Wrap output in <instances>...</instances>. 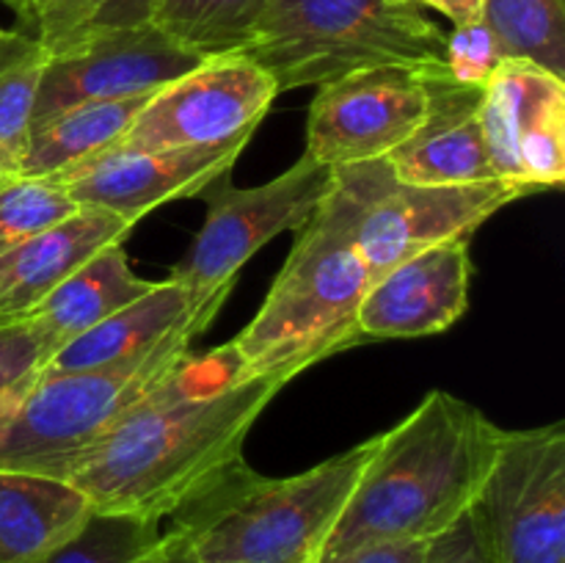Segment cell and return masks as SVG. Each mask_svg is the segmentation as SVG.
I'll return each instance as SVG.
<instances>
[{
	"instance_id": "obj_1",
	"label": "cell",
	"mask_w": 565,
	"mask_h": 563,
	"mask_svg": "<svg viewBox=\"0 0 565 563\" xmlns=\"http://www.w3.org/2000/svg\"><path fill=\"white\" fill-rule=\"evenodd\" d=\"M285 386L248 373L232 342L188 351L61 480L77 486L97 513L163 522L243 461L248 431Z\"/></svg>"
},
{
	"instance_id": "obj_2",
	"label": "cell",
	"mask_w": 565,
	"mask_h": 563,
	"mask_svg": "<svg viewBox=\"0 0 565 563\" xmlns=\"http://www.w3.org/2000/svg\"><path fill=\"white\" fill-rule=\"evenodd\" d=\"M505 428L478 406L434 390L373 436L362 475L326 539L320 563L375 544L430 541L472 511Z\"/></svg>"
},
{
	"instance_id": "obj_3",
	"label": "cell",
	"mask_w": 565,
	"mask_h": 563,
	"mask_svg": "<svg viewBox=\"0 0 565 563\" xmlns=\"http://www.w3.org/2000/svg\"><path fill=\"white\" fill-rule=\"evenodd\" d=\"M373 439L287 478L232 464L160 528L152 563H320Z\"/></svg>"
},
{
	"instance_id": "obj_4",
	"label": "cell",
	"mask_w": 565,
	"mask_h": 563,
	"mask_svg": "<svg viewBox=\"0 0 565 563\" xmlns=\"http://www.w3.org/2000/svg\"><path fill=\"white\" fill-rule=\"evenodd\" d=\"M370 282L373 276L329 188L320 208L296 230V243L263 307L230 342L248 373L290 384L312 364L364 342L356 318Z\"/></svg>"
},
{
	"instance_id": "obj_5",
	"label": "cell",
	"mask_w": 565,
	"mask_h": 563,
	"mask_svg": "<svg viewBox=\"0 0 565 563\" xmlns=\"http://www.w3.org/2000/svg\"><path fill=\"white\" fill-rule=\"evenodd\" d=\"M445 36L414 0H265L243 55L281 94L375 66L447 77Z\"/></svg>"
},
{
	"instance_id": "obj_6",
	"label": "cell",
	"mask_w": 565,
	"mask_h": 563,
	"mask_svg": "<svg viewBox=\"0 0 565 563\" xmlns=\"http://www.w3.org/2000/svg\"><path fill=\"white\" fill-rule=\"evenodd\" d=\"M169 342L143 362L103 373H44L0 397V469L61 478L127 408L141 401L188 351Z\"/></svg>"
},
{
	"instance_id": "obj_7",
	"label": "cell",
	"mask_w": 565,
	"mask_h": 563,
	"mask_svg": "<svg viewBox=\"0 0 565 563\" xmlns=\"http://www.w3.org/2000/svg\"><path fill=\"white\" fill-rule=\"evenodd\" d=\"M331 193L373 279L436 243L472 237L491 215L530 196L524 188L502 180L408 185L392 174L384 158L334 169Z\"/></svg>"
},
{
	"instance_id": "obj_8",
	"label": "cell",
	"mask_w": 565,
	"mask_h": 563,
	"mask_svg": "<svg viewBox=\"0 0 565 563\" xmlns=\"http://www.w3.org/2000/svg\"><path fill=\"white\" fill-rule=\"evenodd\" d=\"M331 180L334 169L303 152L290 169L257 188L218 182L202 196L207 202L204 224L169 279L199 296L235 287L243 265L265 243L307 224L329 193Z\"/></svg>"
},
{
	"instance_id": "obj_9",
	"label": "cell",
	"mask_w": 565,
	"mask_h": 563,
	"mask_svg": "<svg viewBox=\"0 0 565 563\" xmlns=\"http://www.w3.org/2000/svg\"><path fill=\"white\" fill-rule=\"evenodd\" d=\"M472 511L491 563H565V423L505 431Z\"/></svg>"
},
{
	"instance_id": "obj_10",
	"label": "cell",
	"mask_w": 565,
	"mask_h": 563,
	"mask_svg": "<svg viewBox=\"0 0 565 563\" xmlns=\"http://www.w3.org/2000/svg\"><path fill=\"white\" fill-rule=\"evenodd\" d=\"M276 97L274 77L257 61L243 53L213 55L149 94L110 149L213 147L254 136Z\"/></svg>"
},
{
	"instance_id": "obj_11",
	"label": "cell",
	"mask_w": 565,
	"mask_h": 563,
	"mask_svg": "<svg viewBox=\"0 0 565 563\" xmlns=\"http://www.w3.org/2000/svg\"><path fill=\"white\" fill-rule=\"evenodd\" d=\"M202 61V55L166 36L152 22L88 28L66 47L44 53L31 127L83 103L149 97Z\"/></svg>"
},
{
	"instance_id": "obj_12",
	"label": "cell",
	"mask_w": 565,
	"mask_h": 563,
	"mask_svg": "<svg viewBox=\"0 0 565 563\" xmlns=\"http://www.w3.org/2000/svg\"><path fill=\"white\" fill-rule=\"evenodd\" d=\"M430 105V75L375 66L318 86L303 152L329 169L381 160L401 147Z\"/></svg>"
},
{
	"instance_id": "obj_13",
	"label": "cell",
	"mask_w": 565,
	"mask_h": 563,
	"mask_svg": "<svg viewBox=\"0 0 565 563\" xmlns=\"http://www.w3.org/2000/svg\"><path fill=\"white\" fill-rule=\"evenodd\" d=\"M483 136L494 177L527 193L565 182V77L505 59L483 86Z\"/></svg>"
},
{
	"instance_id": "obj_14",
	"label": "cell",
	"mask_w": 565,
	"mask_h": 563,
	"mask_svg": "<svg viewBox=\"0 0 565 563\" xmlns=\"http://www.w3.org/2000/svg\"><path fill=\"white\" fill-rule=\"evenodd\" d=\"M248 141L252 136L213 147L105 149L55 180L81 208L110 210L136 226L163 204L204 196L230 180Z\"/></svg>"
},
{
	"instance_id": "obj_15",
	"label": "cell",
	"mask_w": 565,
	"mask_h": 563,
	"mask_svg": "<svg viewBox=\"0 0 565 563\" xmlns=\"http://www.w3.org/2000/svg\"><path fill=\"white\" fill-rule=\"evenodd\" d=\"M469 241L436 243L370 282L356 318L364 340H414L456 326L469 307Z\"/></svg>"
},
{
	"instance_id": "obj_16",
	"label": "cell",
	"mask_w": 565,
	"mask_h": 563,
	"mask_svg": "<svg viewBox=\"0 0 565 563\" xmlns=\"http://www.w3.org/2000/svg\"><path fill=\"white\" fill-rule=\"evenodd\" d=\"M230 293L232 287L199 296L166 276L136 301L66 342L42 370L44 373H103V370L130 368L169 342L182 337L196 340L199 334H204Z\"/></svg>"
},
{
	"instance_id": "obj_17",
	"label": "cell",
	"mask_w": 565,
	"mask_h": 563,
	"mask_svg": "<svg viewBox=\"0 0 565 563\" xmlns=\"http://www.w3.org/2000/svg\"><path fill=\"white\" fill-rule=\"evenodd\" d=\"M483 88L452 77H430L423 125L386 155L392 174L408 185H475L494 182L483 136Z\"/></svg>"
},
{
	"instance_id": "obj_18",
	"label": "cell",
	"mask_w": 565,
	"mask_h": 563,
	"mask_svg": "<svg viewBox=\"0 0 565 563\" xmlns=\"http://www.w3.org/2000/svg\"><path fill=\"white\" fill-rule=\"evenodd\" d=\"M132 224L103 208H77L58 224L0 254V320L25 318L77 268L125 243Z\"/></svg>"
},
{
	"instance_id": "obj_19",
	"label": "cell",
	"mask_w": 565,
	"mask_h": 563,
	"mask_svg": "<svg viewBox=\"0 0 565 563\" xmlns=\"http://www.w3.org/2000/svg\"><path fill=\"white\" fill-rule=\"evenodd\" d=\"M94 517L70 480L0 469V563H39Z\"/></svg>"
},
{
	"instance_id": "obj_20",
	"label": "cell",
	"mask_w": 565,
	"mask_h": 563,
	"mask_svg": "<svg viewBox=\"0 0 565 563\" xmlns=\"http://www.w3.org/2000/svg\"><path fill=\"white\" fill-rule=\"evenodd\" d=\"M152 285L154 282L141 279L132 270L125 243H116L88 259L70 279L61 282L25 318L42 326L58 342L61 351L66 342L103 323L105 318L143 296Z\"/></svg>"
},
{
	"instance_id": "obj_21",
	"label": "cell",
	"mask_w": 565,
	"mask_h": 563,
	"mask_svg": "<svg viewBox=\"0 0 565 563\" xmlns=\"http://www.w3.org/2000/svg\"><path fill=\"white\" fill-rule=\"evenodd\" d=\"M143 103L147 97H132L58 110L31 127L20 171L33 177H58L86 163L94 155L116 147Z\"/></svg>"
},
{
	"instance_id": "obj_22",
	"label": "cell",
	"mask_w": 565,
	"mask_h": 563,
	"mask_svg": "<svg viewBox=\"0 0 565 563\" xmlns=\"http://www.w3.org/2000/svg\"><path fill=\"white\" fill-rule=\"evenodd\" d=\"M265 0H154L158 31L202 59L243 53Z\"/></svg>"
},
{
	"instance_id": "obj_23",
	"label": "cell",
	"mask_w": 565,
	"mask_h": 563,
	"mask_svg": "<svg viewBox=\"0 0 565 563\" xmlns=\"http://www.w3.org/2000/svg\"><path fill=\"white\" fill-rule=\"evenodd\" d=\"M480 20L508 59H527L565 77L563 0H483Z\"/></svg>"
},
{
	"instance_id": "obj_24",
	"label": "cell",
	"mask_w": 565,
	"mask_h": 563,
	"mask_svg": "<svg viewBox=\"0 0 565 563\" xmlns=\"http://www.w3.org/2000/svg\"><path fill=\"white\" fill-rule=\"evenodd\" d=\"M77 208L81 204L55 177H33L22 171L0 177V254L58 224Z\"/></svg>"
},
{
	"instance_id": "obj_25",
	"label": "cell",
	"mask_w": 565,
	"mask_h": 563,
	"mask_svg": "<svg viewBox=\"0 0 565 563\" xmlns=\"http://www.w3.org/2000/svg\"><path fill=\"white\" fill-rule=\"evenodd\" d=\"M160 522L97 513L39 563H152Z\"/></svg>"
},
{
	"instance_id": "obj_26",
	"label": "cell",
	"mask_w": 565,
	"mask_h": 563,
	"mask_svg": "<svg viewBox=\"0 0 565 563\" xmlns=\"http://www.w3.org/2000/svg\"><path fill=\"white\" fill-rule=\"evenodd\" d=\"M42 66L44 50L33 39L0 66V177L20 171L25 158Z\"/></svg>"
},
{
	"instance_id": "obj_27",
	"label": "cell",
	"mask_w": 565,
	"mask_h": 563,
	"mask_svg": "<svg viewBox=\"0 0 565 563\" xmlns=\"http://www.w3.org/2000/svg\"><path fill=\"white\" fill-rule=\"evenodd\" d=\"M105 0H25L17 9L20 28L44 53L66 47L94 28Z\"/></svg>"
},
{
	"instance_id": "obj_28",
	"label": "cell",
	"mask_w": 565,
	"mask_h": 563,
	"mask_svg": "<svg viewBox=\"0 0 565 563\" xmlns=\"http://www.w3.org/2000/svg\"><path fill=\"white\" fill-rule=\"evenodd\" d=\"M58 353V342L31 318L0 320V397L28 384Z\"/></svg>"
},
{
	"instance_id": "obj_29",
	"label": "cell",
	"mask_w": 565,
	"mask_h": 563,
	"mask_svg": "<svg viewBox=\"0 0 565 563\" xmlns=\"http://www.w3.org/2000/svg\"><path fill=\"white\" fill-rule=\"evenodd\" d=\"M505 50L500 47L494 33L483 20L456 25L445 36V66L447 77L463 86H486L497 66L505 61Z\"/></svg>"
},
{
	"instance_id": "obj_30",
	"label": "cell",
	"mask_w": 565,
	"mask_h": 563,
	"mask_svg": "<svg viewBox=\"0 0 565 563\" xmlns=\"http://www.w3.org/2000/svg\"><path fill=\"white\" fill-rule=\"evenodd\" d=\"M425 563H491L475 511L463 513L452 528L428 541Z\"/></svg>"
},
{
	"instance_id": "obj_31",
	"label": "cell",
	"mask_w": 565,
	"mask_h": 563,
	"mask_svg": "<svg viewBox=\"0 0 565 563\" xmlns=\"http://www.w3.org/2000/svg\"><path fill=\"white\" fill-rule=\"evenodd\" d=\"M428 541H401V544H375L348 552L331 563H425Z\"/></svg>"
},
{
	"instance_id": "obj_32",
	"label": "cell",
	"mask_w": 565,
	"mask_h": 563,
	"mask_svg": "<svg viewBox=\"0 0 565 563\" xmlns=\"http://www.w3.org/2000/svg\"><path fill=\"white\" fill-rule=\"evenodd\" d=\"M154 0H105L94 28H132L147 25Z\"/></svg>"
},
{
	"instance_id": "obj_33",
	"label": "cell",
	"mask_w": 565,
	"mask_h": 563,
	"mask_svg": "<svg viewBox=\"0 0 565 563\" xmlns=\"http://www.w3.org/2000/svg\"><path fill=\"white\" fill-rule=\"evenodd\" d=\"M414 3L439 11L441 17H447L452 22V28L478 22L480 11H483V0H414Z\"/></svg>"
},
{
	"instance_id": "obj_34",
	"label": "cell",
	"mask_w": 565,
	"mask_h": 563,
	"mask_svg": "<svg viewBox=\"0 0 565 563\" xmlns=\"http://www.w3.org/2000/svg\"><path fill=\"white\" fill-rule=\"evenodd\" d=\"M28 42H31V36H28V33L17 31V28L0 25V66H3L11 55L20 53Z\"/></svg>"
},
{
	"instance_id": "obj_35",
	"label": "cell",
	"mask_w": 565,
	"mask_h": 563,
	"mask_svg": "<svg viewBox=\"0 0 565 563\" xmlns=\"http://www.w3.org/2000/svg\"><path fill=\"white\" fill-rule=\"evenodd\" d=\"M3 3H6V6H9V9H11V11H17V9H20V6H22V3H25V0H3Z\"/></svg>"
}]
</instances>
